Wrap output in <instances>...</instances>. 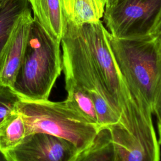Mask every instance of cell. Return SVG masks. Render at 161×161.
Wrapping results in <instances>:
<instances>
[{
	"label": "cell",
	"mask_w": 161,
	"mask_h": 161,
	"mask_svg": "<svg viewBox=\"0 0 161 161\" xmlns=\"http://www.w3.org/2000/svg\"><path fill=\"white\" fill-rule=\"evenodd\" d=\"M0 161H12V160L7 153H5L0 150Z\"/></svg>",
	"instance_id": "obj_19"
},
{
	"label": "cell",
	"mask_w": 161,
	"mask_h": 161,
	"mask_svg": "<svg viewBox=\"0 0 161 161\" xmlns=\"http://www.w3.org/2000/svg\"><path fill=\"white\" fill-rule=\"evenodd\" d=\"M67 23L79 25L96 23L103 18L105 0H62Z\"/></svg>",
	"instance_id": "obj_11"
},
{
	"label": "cell",
	"mask_w": 161,
	"mask_h": 161,
	"mask_svg": "<svg viewBox=\"0 0 161 161\" xmlns=\"http://www.w3.org/2000/svg\"><path fill=\"white\" fill-rule=\"evenodd\" d=\"M153 114L157 117V124L161 125V90L155 104Z\"/></svg>",
	"instance_id": "obj_17"
},
{
	"label": "cell",
	"mask_w": 161,
	"mask_h": 161,
	"mask_svg": "<svg viewBox=\"0 0 161 161\" xmlns=\"http://www.w3.org/2000/svg\"><path fill=\"white\" fill-rule=\"evenodd\" d=\"M72 161H114V148L109 129L101 128L92 143L79 152Z\"/></svg>",
	"instance_id": "obj_12"
},
{
	"label": "cell",
	"mask_w": 161,
	"mask_h": 161,
	"mask_svg": "<svg viewBox=\"0 0 161 161\" xmlns=\"http://www.w3.org/2000/svg\"><path fill=\"white\" fill-rule=\"evenodd\" d=\"M65 82L67 92V99L89 121L99 126L94 104L89 90L70 79H65Z\"/></svg>",
	"instance_id": "obj_14"
},
{
	"label": "cell",
	"mask_w": 161,
	"mask_h": 161,
	"mask_svg": "<svg viewBox=\"0 0 161 161\" xmlns=\"http://www.w3.org/2000/svg\"><path fill=\"white\" fill-rule=\"evenodd\" d=\"M152 35H156L161 39V11L156 21L155 26L152 30Z\"/></svg>",
	"instance_id": "obj_18"
},
{
	"label": "cell",
	"mask_w": 161,
	"mask_h": 161,
	"mask_svg": "<svg viewBox=\"0 0 161 161\" xmlns=\"http://www.w3.org/2000/svg\"><path fill=\"white\" fill-rule=\"evenodd\" d=\"M116 0H105L106 1V6H108L113 3Z\"/></svg>",
	"instance_id": "obj_21"
},
{
	"label": "cell",
	"mask_w": 161,
	"mask_h": 161,
	"mask_svg": "<svg viewBox=\"0 0 161 161\" xmlns=\"http://www.w3.org/2000/svg\"><path fill=\"white\" fill-rule=\"evenodd\" d=\"M109 46L121 79L152 113L161 90V40L156 35L118 38L109 32Z\"/></svg>",
	"instance_id": "obj_2"
},
{
	"label": "cell",
	"mask_w": 161,
	"mask_h": 161,
	"mask_svg": "<svg viewBox=\"0 0 161 161\" xmlns=\"http://www.w3.org/2000/svg\"><path fill=\"white\" fill-rule=\"evenodd\" d=\"M161 11V0H116L106 6V28L118 38H136L152 35Z\"/></svg>",
	"instance_id": "obj_6"
},
{
	"label": "cell",
	"mask_w": 161,
	"mask_h": 161,
	"mask_svg": "<svg viewBox=\"0 0 161 161\" xmlns=\"http://www.w3.org/2000/svg\"><path fill=\"white\" fill-rule=\"evenodd\" d=\"M22 98L10 87L0 84V125L18 110Z\"/></svg>",
	"instance_id": "obj_16"
},
{
	"label": "cell",
	"mask_w": 161,
	"mask_h": 161,
	"mask_svg": "<svg viewBox=\"0 0 161 161\" xmlns=\"http://www.w3.org/2000/svg\"><path fill=\"white\" fill-rule=\"evenodd\" d=\"M60 43L34 18L23 61L11 87L22 99L46 101L62 70Z\"/></svg>",
	"instance_id": "obj_3"
},
{
	"label": "cell",
	"mask_w": 161,
	"mask_h": 161,
	"mask_svg": "<svg viewBox=\"0 0 161 161\" xmlns=\"http://www.w3.org/2000/svg\"><path fill=\"white\" fill-rule=\"evenodd\" d=\"M4 1V0H0V3L2 2V1Z\"/></svg>",
	"instance_id": "obj_22"
},
{
	"label": "cell",
	"mask_w": 161,
	"mask_h": 161,
	"mask_svg": "<svg viewBox=\"0 0 161 161\" xmlns=\"http://www.w3.org/2000/svg\"><path fill=\"white\" fill-rule=\"evenodd\" d=\"M109 31L101 21L67 23L61 40L62 70L70 79L89 91H96L119 115L127 90L109 46Z\"/></svg>",
	"instance_id": "obj_1"
},
{
	"label": "cell",
	"mask_w": 161,
	"mask_h": 161,
	"mask_svg": "<svg viewBox=\"0 0 161 161\" xmlns=\"http://www.w3.org/2000/svg\"><path fill=\"white\" fill-rule=\"evenodd\" d=\"M158 38H159V37H158ZM160 40H161V39H160Z\"/></svg>",
	"instance_id": "obj_23"
},
{
	"label": "cell",
	"mask_w": 161,
	"mask_h": 161,
	"mask_svg": "<svg viewBox=\"0 0 161 161\" xmlns=\"http://www.w3.org/2000/svg\"><path fill=\"white\" fill-rule=\"evenodd\" d=\"M18 111L25 121L26 135L48 133L69 140L80 152L92 143L101 129L89 121L67 99L60 102L22 99Z\"/></svg>",
	"instance_id": "obj_5"
},
{
	"label": "cell",
	"mask_w": 161,
	"mask_h": 161,
	"mask_svg": "<svg viewBox=\"0 0 161 161\" xmlns=\"http://www.w3.org/2000/svg\"><path fill=\"white\" fill-rule=\"evenodd\" d=\"M30 10L27 0H4L0 3V75L16 27L24 14Z\"/></svg>",
	"instance_id": "obj_10"
},
{
	"label": "cell",
	"mask_w": 161,
	"mask_h": 161,
	"mask_svg": "<svg viewBox=\"0 0 161 161\" xmlns=\"http://www.w3.org/2000/svg\"><path fill=\"white\" fill-rule=\"evenodd\" d=\"M157 128H158V142L159 144L161 145V125L157 124Z\"/></svg>",
	"instance_id": "obj_20"
},
{
	"label": "cell",
	"mask_w": 161,
	"mask_h": 161,
	"mask_svg": "<svg viewBox=\"0 0 161 161\" xmlns=\"http://www.w3.org/2000/svg\"><path fill=\"white\" fill-rule=\"evenodd\" d=\"M25 136V123L17 110L0 125V150L7 153L18 145Z\"/></svg>",
	"instance_id": "obj_13"
},
{
	"label": "cell",
	"mask_w": 161,
	"mask_h": 161,
	"mask_svg": "<svg viewBox=\"0 0 161 161\" xmlns=\"http://www.w3.org/2000/svg\"><path fill=\"white\" fill-rule=\"evenodd\" d=\"M79 152L67 140L37 132L26 135L7 154L12 161H72Z\"/></svg>",
	"instance_id": "obj_7"
},
{
	"label": "cell",
	"mask_w": 161,
	"mask_h": 161,
	"mask_svg": "<svg viewBox=\"0 0 161 161\" xmlns=\"http://www.w3.org/2000/svg\"><path fill=\"white\" fill-rule=\"evenodd\" d=\"M152 114L145 102L127 89L119 121L107 127L113 145L114 161H160V145Z\"/></svg>",
	"instance_id": "obj_4"
},
{
	"label": "cell",
	"mask_w": 161,
	"mask_h": 161,
	"mask_svg": "<svg viewBox=\"0 0 161 161\" xmlns=\"http://www.w3.org/2000/svg\"><path fill=\"white\" fill-rule=\"evenodd\" d=\"M27 1L33 10V18L52 38L60 43L68 23L62 0Z\"/></svg>",
	"instance_id": "obj_9"
},
{
	"label": "cell",
	"mask_w": 161,
	"mask_h": 161,
	"mask_svg": "<svg viewBox=\"0 0 161 161\" xmlns=\"http://www.w3.org/2000/svg\"><path fill=\"white\" fill-rule=\"evenodd\" d=\"M89 91L93 100L99 128L108 127L118 123L120 115L111 108L103 96L96 91Z\"/></svg>",
	"instance_id": "obj_15"
},
{
	"label": "cell",
	"mask_w": 161,
	"mask_h": 161,
	"mask_svg": "<svg viewBox=\"0 0 161 161\" xmlns=\"http://www.w3.org/2000/svg\"><path fill=\"white\" fill-rule=\"evenodd\" d=\"M31 11L21 19L9 45L0 75V84L12 87L25 55L31 24L33 19Z\"/></svg>",
	"instance_id": "obj_8"
}]
</instances>
